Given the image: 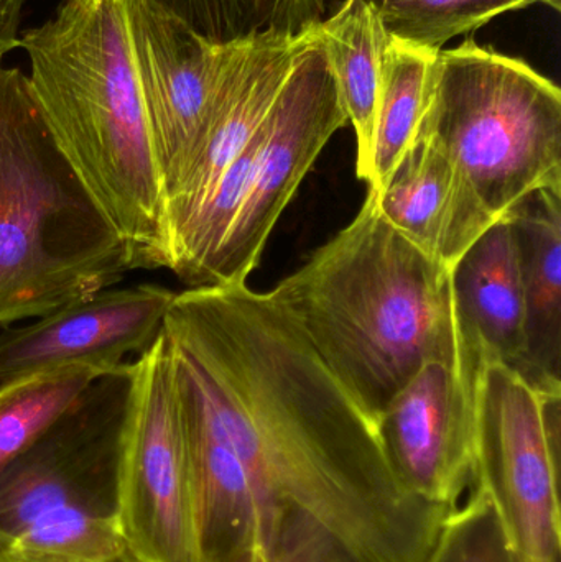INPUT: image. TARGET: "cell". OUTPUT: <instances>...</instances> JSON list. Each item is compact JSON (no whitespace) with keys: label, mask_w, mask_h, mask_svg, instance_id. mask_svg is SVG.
<instances>
[{"label":"cell","mask_w":561,"mask_h":562,"mask_svg":"<svg viewBox=\"0 0 561 562\" xmlns=\"http://www.w3.org/2000/svg\"><path fill=\"white\" fill-rule=\"evenodd\" d=\"M164 330L175 379L272 507L302 508L364 562H427L450 512L401 487L374 423L270 291L188 288Z\"/></svg>","instance_id":"6da1fadb"},{"label":"cell","mask_w":561,"mask_h":562,"mask_svg":"<svg viewBox=\"0 0 561 562\" xmlns=\"http://www.w3.org/2000/svg\"><path fill=\"white\" fill-rule=\"evenodd\" d=\"M270 294L374 425L427 362L476 375L451 270L392 227L369 196Z\"/></svg>","instance_id":"7a4b0ae2"},{"label":"cell","mask_w":561,"mask_h":562,"mask_svg":"<svg viewBox=\"0 0 561 562\" xmlns=\"http://www.w3.org/2000/svg\"><path fill=\"white\" fill-rule=\"evenodd\" d=\"M20 40L46 125L124 243L131 272L168 270L167 200L121 0H61Z\"/></svg>","instance_id":"3957f363"},{"label":"cell","mask_w":561,"mask_h":562,"mask_svg":"<svg viewBox=\"0 0 561 562\" xmlns=\"http://www.w3.org/2000/svg\"><path fill=\"white\" fill-rule=\"evenodd\" d=\"M127 272L124 243L59 150L29 76L0 66V329Z\"/></svg>","instance_id":"277c9868"},{"label":"cell","mask_w":561,"mask_h":562,"mask_svg":"<svg viewBox=\"0 0 561 562\" xmlns=\"http://www.w3.org/2000/svg\"><path fill=\"white\" fill-rule=\"evenodd\" d=\"M415 138L447 155L500 221L529 194L561 188L559 86L474 40L437 53Z\"/></svg>","instance_id":"5b68a950"},{"label":"cell","mask_w":561,"mask_h":562,"mask_svg":"<svg viewBox=\"0 0 561 562\" xmlns=\"http://www.w3.org/2000/svg\"><path fill=\"white\" fill-rule=\"evenodd\" d=\"M131 386L132 362L99 376L0 472V553H32L119 521V459Z\"/></svg>","instance_id":"8992f818"},{"label":"cell","mask_w":561,"mask_h":562,"mask_svg":"<svg viewBox=\"0 0 561 562\" xmlns=\"http://www.w3.org/2000/svg\"><path fill=\"white\" fill-rule=\"evenodd\" d=\"M473 402L471 491L490 502L517 561L560 562L561 393L536 389L500 360H480Z\"/></svg>","instance_id":"52a82bcc"},{"label":"cell","mask_w":561,"mask_h":562,"mask_svg":"<svg viewBox=\"0 0 561 562\" xmlns=\"http://www.w3.org/2000/svg\"><path fill=\"white\" fill-rule=\"evenodd\" d=\"M117 518L125 551L135 562H203L165 330L132 362Z\"/></svg>","instance_id":"ba28073f"},{"label":"cell","mask_w":561,"mask_h":562,"mask_svg":"<svg viewBox=\"0 0 561 562\" xmlns=\"http://www.w3.org/2000/svg\"><path fill=\"white\" fill-rule=\"evenodd\" d=\"M348 124L318 29L260 124L243 206L207 269L203 288L246 283L303 178L333 135Z\"/></svg>","instance_id":"9c48e42d"},{"label":"cell","mask_w":561,"mask_h":562,"mask_svg":"<svg viewBox=\"0 0 561 562\" xmlns=\"http://www.w3.org/2000/svg\"><path fill=\"white\" fill-rule=\"evenodd\" d=\"M121 2L168 203L200 155L240 43L210 45L147 0Z\"/></svg>","instance_id":"30bf717a"},{"label":"cell","mask_w":561,"mask_h":562,"mask_svg":"<svg viewBox=\"0 0 561 562\" xmlns=\"http://www.w3.org/2000/svg\"><path fill=\"white\" fill-rule=\"evenodd\" d=\"M473 382L457 367L427 362L375 423L401 487L448 512L473 487Z\"/></svg>","instance_id":"8fae6325"},{"label":"cell","mask_w":561,"mask_h":562,"mask_svg":"<svg viewBox=\"0 0 561 562\" xmlns=\"http://www.w3.org/2000/svg\"><path fill=\"white\" fill-rule=\"evenodd\" d=\"M175 291L160 284L105 288L0 334V382L56 367L117 369L164 333Z\"/></svg>","instance_id":"7c38bea8"},{"label":"cell","mask_w":561,"mask_h":562,"mask_svg":"<svg viewBox=\"0 0 561 562\" xmlns=\"http://www.w3.org/2000/svg\"><path fill=\"white\" fill-rule=\"evenodd\" d=\"M318 29L292 38L240 43L227 68L220 101L200 155L168 200L170 247L175 234L200 210L221 175L239 157L247 142L256 134L300 53L315 38Z\"/></svg>","instance_id":"4fadbf2b"},{"label":"cell","mask_w":561,"mask_h":562,"mask_svg":"<svg viewBox=\"0 0 561 562\" xmlns=\"http://www.w3.org/2000/svg\"><path fill=\"white\" fill-rule=\"evenodd\" d=\"M368 196L392 227L450 270L500 221L467 175L422 138H415L388 183Z\"/></svg>","instance_id":"5bb4252c"},{"label":"cell","mask_w":561,"mask_h":562,"mask_svg":"<svg viewBox=\"0 0 561 562\" xmlns=\"http://www.w3.org/2000/svg\"><path fill=\"white\" fill-rule=\"evenodd\" d=\"M171 379L193 482L201 560L216 562L262 538L273 507L193 393L173 372Z\"/></svg>","instance_id":"9a60e30c"},{"label":"cell","mask_w":561,"mask_h":562,"mask_svg":"<svg viewBox=\"0 0 561 562\" xmlns=\"http://www.w3.org/2000/svg\"><path fill=\"white\" fill-rule=\"evenodd\" d=\"M464 342L480 360L520 372L526 357V304L516 237L497 221L451 270Z\"/></svg>","instance_id":"2e32d148"},{"label":"cell","mask_w":561,"mask_h":562,"mask_svg":"<svg viewBox=\"0 0 561 562\" xmlns=\"http://www.w3.org/2000/svg\"><path fill=\"white\" fill-rule=\"evenodd\" d=\"M516 237L526 304V357L520 375L561 393V188H542L506 217Z\"/></svg>","instance_id":"e0dca14e"},{"label":"cell","mask_w":561,"mask_h":562,"mask_svg":"<svg viewBox=\"0 0 561 562\" xmlns=\"http://www.w3.org/2000/svg\"><path fill=\"white\" fill-rule=\"evenodd\" d=\"M339 94L358 140L356 171L371 178L375 114L381 88V58L389 40L375 0H345L319 25Z\"/></svg>","instance_id":"ac0fdd59"},{"label":"cell","mask_w":561,"mask_h":562,"mask_svg":"<svg viewBox=\"0 0 561 562\" xmlns=\"http://www.w3.org/2000/svg\"><path fill=\"white\" fill-rule=\"evenodd\" d=\"M438 52L389 35L381 58L369 193L388 183L417 137Z\"/></svg>","instance_id":"d6986e66"},{"label":"cell","mask_w":561,"mask_h":562,"mask_svg":"<svg viewBox=\"0 0 561 562\" xmlns=\"http://www.w3.org/2000/svg\"><path fill=\"white\" fill-rule=\"evenodd\" d=\"M213 46L292 38L325 20L326 0H147Z\"/></svg>","instance_id":"ffe728a7"},{"label":"cell","mask_w":561,"mask_h":562,"mask_svg":"<svg viewBox=\"0 0 561 562\" xmlns=\"http://www.w3.org/2000/svg\"><path fill=\"white\" fill-rule=\"evenodd\" d=\"M112 370L78 363L2 380L0 472L42 439L76 405L94 380Z\"/></svg>","instance_id":"44dd1931"},{"label":"cell","mask_w":561,"mask_h":562,"mask_svg":"<svg viewBox=\"0 0 561 562\" xmlns=\"http://www.w3.org/2000/svg\"><path fill=\"white\" fill-rule=\"evenodd\" d=\"M389 35L422 48L444 49L496 16L549 0H375Z\"/></svg>","instance_id":"7402d4cb"},{"label":"cell","mask_w":561,"mask_h":562,"mask_svg":"<svg viewBox=\"0 0 561 562\" xmlns=\"http://www.w3.org/2000/svg\"><path fill=\"white\" fill-rule=\"evenodd\" d=\"M427 562H519L490 502L471 491L445 518Z\"/></svg>","instance_id":"603a6c76"},{"label":"cell","mask_w":561,"mask_h":562,"mask_svg":"<svg viewBox=\"0 0 561 562\" xmlns=\"http://www.w3.org/2000/svg\"><path fill=\"white\" fill-rule=\"evenodd\" d=\"M267 562H364L332 530L292 504H276L262 530Z\"/></svg>","instance_id":"cb8c5ba5"},{"label":"cell","mask_w":561,"mask_h":562,"mask_svg":"<svg viewBox=\"0 0 561 562\" xmlns=\"http://www.w3.org/2000/svg\"><path fill=\"white\" fill-rule=\"evenodd\" d=\"M26 0H0V59L22 48L19 35L20 16Z\"/></svg>","instance_id":"d4e9b609"},{"label":"cell","mask_w":561,"mask_h":562,"mask_svg":"<svg viewBox=\"0 0 561 562\" xmlns=\"http://www.w3.org/2000/svg\"><path fill=\"white\" fill-rule=\"evenodd\" d=\"M216 562H267L266 548H263L262 538L244 544L234 553L227 554L223 560Z\"/></svg>","instance_id":"484cf974"},{"label":"cell","mask_w":561,"mask_h":562,"mask_svg":"<svg viewBox=\"0 0 561 562\" xmlns=\"http://www.w3.org/2000/svg\"><path fill=\"white\" fill-rule=\"evenodd\" d=\"M105 562H135L132 560L131 557H128L127 551L125 553H122L121 557L114 558V560L105 561Z\"/></svg>","instance_id":"4316f807"},{"label":"cell","mask_w":561,"mask_h":562,"mask_svg":"<svg viewBox=\"0 0 561 562\" xmlns=\"http://www.w3.org/2000/svg\"><path fill=\"white\" fill-rule=\"evenodd\" d=\"M0 562H7L5 560H3V558H0Z\"/></svg>","instance_id":"83f0119b"}]
</instances>
